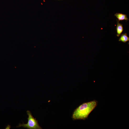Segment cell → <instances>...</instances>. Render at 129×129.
<instances>
[{
    "instance_id": "6da1fadb",
    "label": "cell",
    "mask_w": 129,
    "mask_h": 129,
    "mask_svg": "<svg viewBox=\"0 0 129 129\" xmlns=\"http://www.w3.org/2000/svg\"><path fill=\"white\" fill-rule=\"evenodd\" d=\"M98 104V101L95 100L84 102L79 105L73 112L72 118L74 120H85L88 118L91 113Z\"/></svg>"
},
{
    "instance_id": "7a4b0ae2",
    "label": "cell",
    "mask_w": 129,
    "mask_h": 129,
    "mask_svg": "<svg viewBox=\"0 0 129 129\" xmlns=\"http://www.w3.org/2000/svg\"><path fill=\"white\" fill-rule=\"evenodd\" d=\"M27 114L28 116L27 118L28 121L27 124H19V125L16 127H23L24 128H26L28 129H41L42 128L39 125L38 121L36 120L33 116L31 113L29 111H27Z\"/></svg>"
},
{
    "instance_id": "3957f363",
    "label": "cell",
    "mask_w": 129,
    "mask_h": 129,
    "mask_svg": "<svg viewBox=\"0 0 129 129\" xmlns=\"http://www.w3.org/2000/svg\"><path fill=\"white\" fill-rule=\"evenodd\" d=\"M117 21V25L116 27L117 36L118 37H119L123 31V25L120 23L118 20Z\"/></svg>"
},
{
    "instance_id": "277c9868",
    "label": "cell",
    "mask_w": 129,
    "mask_h": 129,
    "mask_svg": "<svg viewBox=\"0 0 129 129\" xmlns=\"http://www.w3.org/2000/svg\"><path fill=\"white\" fill-rule=\"evenodd\" d=\"M114 16L117 18L119 22L124 20H126V21L127 22L129 20L127 17V15L125 14L117 13L114 14Z\"/></svg>"
},
{
    "instance_id": "5b68a950",
    "label": "cell",
    "mask_w": 129,
    "mask_h": 129,
    "mask_svg": "<svg viewBox=\"0 0 129 129\" xmlns=\"http://www.w3.org/2000/svg\"><path fill=\"white\" fill-rule=\"evenodd\" d=\"M129 40V37L127 36L126 33L122 34L118 40L119 41H121L125 43Z\"/></svg>"
},
{
    "instance_id": "8992f818",
    "label": "cell",
    "mask_w": 129,
    "mask_h": 129,
    "mask_svg": "<svg viewBox=\"0 0 129 129\" xmlns=\"http://www.w3.org/2000/svg\"></svg>"
}]
</instances>
